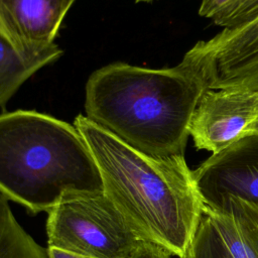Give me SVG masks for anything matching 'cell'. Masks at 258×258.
I'll list each match as a JSON object with an SVG mask.
<instances>
[{
  "instance_id": "5bb4252c",
  "label": "cell",
  "mask_w": 258,
  "mask_h": 258,
  "mask_svg": "<svg viewBox=\"0 0 258 258\" xmlns=\"http://www.w3.org/2000/svg\"><path fill=\"white\" fill-rule=\"evenodd\" d=\"M258 15V0H249L233 17H231L224 28L232 27L246 22Z\"/></svg>"
},
{
  "instance_id": "ba28073f",
  "label": "cell",
  "mask_w": 258,
  "mask_h": 258,
  "mask_svg": "<svg viewBox=\"0 0 258 258\" xmlns=\"http://www.w3.org/2000/svg\"><path fill=\"white\" fill-rule=\"evenodd\" d=\"M76 0H0V37L16 51L36 54L53 46Z\"/></svg>"
},
{
  "instance_id": "3957f363",
  "label": "cell",
  "mask_w": 258,
  "mask_h": 258,
  "mask_svg": "<svg viewBox=\"0 0 258 258\" xmlns=\"http://www.w3.org/2000/svg\"><path fill=\"white\" fill-rule=\"evenodd\" d=\"M104 192L85 139L73 124L33 110L0 114V194L32 214L68 195Z\"/></svg>"
},
{
  "instance_id": "2e32d148",
  "label": "cell",
  "mask_w": 258,
  "mask_h": 258,
  "mask_svg": "<svg viewBox=\"0 0 258 258\" xmlns=\"http://www.w3.org/2000/svg\"><path fill=\"white\" fill-rule=\"evenodd\" d=\"M136 2H151V1H154V0H135Z\"/></svg>"
},
{
  "instance_id": "5b68a950",
  "label": "cell",
  "mask_w": 258,
  "mask_h": 258,
  "mask_svg": "<svg viewBox=\"0 0 258 258\" xmlns=\"http://www.w3.org/2000/svg\"><path fill=\"white\" fill-rule=\"evenodd\" d=\"M181 60L209 89L258 92V15L198 41Z\"/></svg>"
},
{
  "instance_id": "277c9868",
  "label": "cell",
  "mask_w": 258,
  "mask_h": 258,
  "mask_svg": "<svg viewBox=\"0 0 258 258\" xmlns=\"http://www.w3.org/2000/svg\"><path fill=\"white\" fill-rule=\"evenodd\" d=\"M46 232L48 247L97 258H129L143 241L105 192L63 197Z\"/></svg>"
},
{
  "instance_id": "6da1fadb",
  "label": "cell",
  "mask_w": 258,
  "mask_h": 258,
  "mask_svg": "<svg viewBox=\"0 0 258 258\" xmlns=\"http://www.w3.org/2000/svg\"><path fill=\"white\" fill-rule=\"evenodd\" d=\"M74 125L95 158L104 192L132 229L143 241L184 258L205 206L184 155H147L82 114Z\"/></svg>"
},
{
  "instance_id": "7c38bea8",
  "label": "cell",
  "mask_w": 258,
  "mask_h": 258,
  "mask_svg": "<svg viewBox=\"0 0 258 258\" xmlns=\"http://www.w3.org/2000/svg\"><path fill=\"white\" fill-rule=\"evenodd\" d=\"M249 0H202L199 14L211 18L215 24L224 27Z\"/></svg>"
},
{
  "instance_id": "8992f818",
  "label": "cell",
  "mask_w": 258,
  "mask_h": 258,
  "mask_svg": "<svg viewBox=\"0 0 258 258\" xmlns=\"http://www.w3.org/2000/svg\"><path fill=\"white\" fill-rule=\"evenodd\" d=\"M188 132L198 149L212 154L258 134V92L207 88L194 111Z\"/></svg>"
},
{
  "instance_id": "9a60e30c",
  "label": "cell",
  "mask_w": 258,
  "mask_h": 258,
  "mask_svg": "<svg viewBox=\"0 0 258 258\" xmlns=\"http://www.w3.org/2000/svg\"><path fill=\"white\" fill-rule=\"evenodd\" d=\"M48 256L49 258H97V257H90V256H85V255H80L72 252H67L62 251L57 248L53 247H48L47 248Z\"/></svg>"
},
{
  "instance_id": "7a4b0ae2",
  "label": "cell",
  "mask_w": 258,
  "mask_h": 258,
  "mask_svg": "<svg viewBox=\"0 0 258 258\" xmlns=\"http://www.w3.org/2000/svg\"><path fill=\"white\" fill-rule=\"evenodd\" d=\"M206 89L182 60L163 69L113 62L89 77L86 117L147 155H184L189 122Z\"/></svg>"
},
{
  "instance_id": "8fae6325",
  "label": "cell",
  "mask_w": 258,
  "mask_h": 258,
  "mask_svg": "<svg viewBox=\"0 0 258 258\" xmlns=\"http://www.w3.org/2000/svg\"><path fill=\"white\" fill-rule=\"evenodd\" d=\"M0 258H49L14 218L8 200L0 194Z\"/></svg>"
},
{
  "instance_id": "9c48e42d",
  "label": "cell",
  "mask_w": 258,
  "mask_h": 258,
  "mask_svg": "<svg viewBox=\"0 0 258 258\" xmlns=\"http://www.w3.org/2000/svg\"><path fill=\"white\" fill-rule=\"evenodd\" d=\"M206 215L232 258H258V205L227 196Z\"/></svg>"
},
{
  "instance_id": "4fadbf2b",
  "label": "cell",
  "mask_w": 258,
  "mask_h": 258,
  "mask_svg": "<svg viewBox=\"0 0 258 258\" xmlns=\"http://www.w3.org/2000/svg\"><path fill=\"white\" fill-rule=\"evenodd\" d=\"M129 258H170V254L154 243L142 241Z\"/></svg>"
},
{
  "instance_id": "30bf717a",
  "label": "cell",
  "mask_w": 258,
  "mask_h": 258,
  "mask_svg": "<svg viewBox=\"0 0 258 258\" xmlns=\"http://www.w3.org/2000/svg\"><path fill=\"white\" fill-rule=\"evenodd\" d=\"M61 54L62 50L56 44L40 53L23 54L0 37V107L5 108L26 80Z\"/></svg>"
},
{
  "instance_id": "52a82bcc",
  "label": "cell",
  "mask_w": 258,
  "mask_h": 258,
  "mask_svg": "<svg viewBox=\"0 0 258 258\" xmlns=\"http://www.w3.org/2000/svg\"><path fill=\"white\" fill-rule=\"evenodd\" d=\"M192 175L205 206L213 207L227 196L258 205V134L212 154Z\"/></svg>"
}]
</instances>
